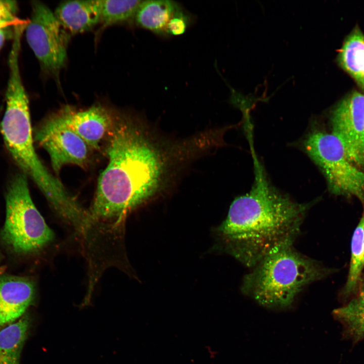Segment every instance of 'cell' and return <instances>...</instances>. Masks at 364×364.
Returning <instances> with one entry per match:
<instances>
[{"label": "cell", "instance_id": "6da1fadb", "mask_svg": "<svg viewBox=\"0 0 364 364\" xmlns=\"http://www.w3.org/2000/svg\"><path fill=\"white\" fill-rule=\"evenodd\" d=\"M110 138L108 163L99 177L89 211L96 224L112 219L118 222L155 195L173 162V148L130 121L118 122Z\"/></svg>", "mask_w": 364, "mask_h": 364}, {"label": "cell", "instance_id": "7a4b0ae2", "mask_svg": "<svg viewBox=\"0 0 364 364\" xmlns=\"http://www.w3.org/2000/svg\"><path fill=\"white\" fill-rule=\"evenodd\" d=\"M254 182L236 198L218 228L223 249L253 267L266 256L292 246L311 203H299L271 186L254 155Z\"/></svg>", "mask_w": 364, "mask_h": 364}, {"label": "cell", "instance_id": "3957f363", "mask_svg": "<svg viewBox=\"0 0 364 364\" xmlns=\"http://www.w3.org/2000/svg\"><path fill=\"white\" fill-rule=\"evenodd\" d=\"M9 75L6 92V109L1 127L6 147L22 172L37 185L54 210L63 219L78 211L80 204L53 176L34 149L28 98L23 86L19 58L9 59Z\"/></svg>", "mask_w": 364, "mask_h": 364}, {"label": "cell", "instance_id": "277c9868", "mask_svg": "<svg viewBox=\"0 0 364 364\" xmlns=\"http://www.w3.org/2000/svg\"><path fill=\"white\" fill-rule=\"evenodd\" d=\"M252 268L244 278L242 290L268 307L289 306L307 285L334 271L292 246L266 256Z\"/></svg>", "mask_w": 364, "mask_h": 364}, {"label": "cell", "instance_id": "5b68a950", "mask_svg": "<svg viewBox=\"0 0 364 364\" xmlns=\"http://www.w3.org/2000/svg\"><path fill=\"white\" fill-rule=\"evenodd\" d=\"M27 177L23 172L16 174L9 185L6 219L1 232L4 243L21 254L41 249L54 236L32 200Z\"/></svg>", "mask_w": 364, "mask_h": 364}, {"label": "cell", "instance_id": "8992f818", "mask_svg": "<svg viewBox=\"0 0 364 364\" xmlns=\"http://www.w3.org/2000/svg\"><path fill=\"white\" fill-rule=\"evenodd\" d=\"M303 148L323 173L332 193L355 197L364 203V171L348 159L334 134L314 130L304 140Z\"/></svg>", "mask_w": 364, "mask_h": 364}, {"label": "cell", "instance_id": "52a82bcc", "mask_svg": "<svg viewBox=\"0 0 364 364\" xmlns=\"http://www.w3.org/2000/svg\"><path fill=\"white\" fill-rule=\"evenodd\" d=\"M31 8L25 28L26 40L42 67L57 74L66 60L68 34L44 4L33 1Z\"/></svg>", "mask_w": 364, "mask_h": 364}, {"label": "cell", "instance_id": "ba28073f", "mask_svg": "<svg viewBox=\"0 0 364 364\" xmlns=\"http://www.w3.org/2000/svg\"><path fill=\"white\" fill-rule=\"evenodd\" d=\"M34 139L49 154L56 173L66 164L83 166L88 159V145L66 125L58 114L49 117L36 129Z\"/></svg>", "mask_w": 364, "mask_h": 364}, {"label": "cell", "instance_id": "9c48e42d", "mask_svg": "<svg viewBox=\"0 0 364 364\" xmlns=\"http://www.w3.org/2000/svg\"><path fill=\"white\" fill-rule=\"evenodd\" d=\"M331 124L332 133L342 144L348 159L363 170L364 94L354 91L343 98L332 112Z\"/></svg>", "mask_w": 364, "mask_h": 364}, {"label": "cell", "instance_id": "30bf717a", "mask_svg": "<svg viewBox=\"0 0 364 364\" xmlns=\"http://www.w3.org/2000/svg\"><path fill=\"white\" fill-rule=\"evenodd\" d=\"M63 121L88 145L98 149L106 132L112 124L109 112L101 106L80 111L65 108L58 113Z\"/></svg>", "mask_w": 364, "mask_h": 364}, {"label": "cell", "instance_id": "8fae6325", "mask_svg": "<svg viewBox=\"0 0 364 364\" xmlns=\"http://www.w3.org/2000/svg\"><path fill=\"white\" fill-rule=\"evenodd\" d=\"M34 288L32 282L23 277H0V326L10 324L20 317L31 304Z\"/></svg>", "mask_w": 364, "mask_h": 364}, {"label": "cell", "instance_id": "7c38bea8", "mask_svg": "<svg viewBox=\"0 0 364 364\" xmlns=\"http://www.w3.org/2000/svg\"><path fill=\"white\" fill-rule=\"evenodd\" d=\"M101 0L69 1L56 8L54 14L63 29L75 34L90 30L101 21Z\"/></svg>", "mask_w": 364, "mask_h": 364}, {"label": "cell", "instance_id": "4fadbf2b", "mask_svg": "<svg viewBox=\"0 0 364 364\" xmlns=\"http://www.w3.org/2000/svg\"><path fill=\"white\" fill-rule=\"evenodd\" d=\"M180 11L173 1H142L135 17L137 23L143 28L156 33L166 34L170 20Z\"/></svg>", "mask_w": 364, "mask_h": 364}, {"label": "cell", "instance_id": "5bb4252c", "mask_svg": "<svg viewBox=\"0 0 364 364\" xmlns=\"http://www.w3.org/2000/svg\"><path fill=\"white\" fill-rule=\"evenodd\" d=\"M337 61L364 92V34L358 28H355L345 38Z\"/></svg>", "mask_w": 364, "mask_h": 364}, {"label": "cell", "instance_id": "9a60e30c", "mask_svg": "<svg viewBox=\"0 0 364 364\" xmlns=\"http://www.w3.org/2000/svg\"><path fill=\"white\" fill-rule=\"evenodd\" d=\"M29 320L23 317L0 331V364H19Z\"/></svg>", "mask_w": 364, "mask_h": 364}, {"label": "cell", "instance_id": "2e32d148", "mask_svg": "<svg viewBox=\"0 0 364 364\" xmlns=\"http://www.w3.org/2000/svg\"><path fill=\"white\" fill-rule=\"evenodd\" d=\"M351 253L348 278L343 290L345 296L357 291L364 267V212L353 234Z\"/></svg>", "mask_w": 364, "mask_h": 364}, {"label": "cell", "instance_id": "e0dca14e", "mask_svg": "<svg viewBox=\"0 0 364 364\" xmlns=\"http://www.w3.org/2000/svg\"><path fill=\"white\" fill-rule=\"evenodd\" d=\"M348 332L355 339L364 338V289L346 305L333 311Z\"/></svg>", "mask_w": 364, "mask_h": 364}, {"label": "cell", "instance_id": "ac0fdd59", "mask_svg": "<svg viewBox=\"0 0 364 364\" xmlns=\"http://www.w3.org/2000/svg\"><path fill=\"white\" fill-rule=\"evenodd\" d=\"M142 1H101V21L105 26L125 21L135 16Z\"/></svg>", "mask_w": 364, "mask_h": 364}, {"label": "cell", "instance_id": "d6986e66", "mask_svg": "<svg viewBox=\"0 0 364 364\" xmlns=\"http://www.w3.org/2000/svg\"><path fill=\"white\" fill-rule=\"evenodd\" d=\"M17 10L16 1L0 0V26L9 28L23 23L17 17Z\"/></svg>", "mask_w": 364, "mask_h": 364}, {"label": "cell", "instance_id": "ffe728a7", "mask_svg": "<svg viewBox=\"0 0 364 364\" xmlns=\"http://www.w3.org/2000/svg\"><path fill=\"white\" fill-rule=\"evenodd\" d=\"M188 25L187 17L180 10L170 20L167 26V33L173 35H179L186 30Z\"/></svg>", "mask_w": 364, "mask_h": 364}, {"label": "cell", "instance_id": "44dd1931", "mask_svg": "<svg viewBox=\"0 0 364 364\" xmlns=\"http://www.w3.org/2000/svg\"><path fill=\"white\" fill-rule=\"evenodd\" d=\"M9 28L0 26V49L3 46L4 42L8 36L7 32Z\"/></svg>", "mask_w": 364, "mask_h": 364}, {"label": "cell", "instance_id": "7402d4cb", "mask_svg": "<svg viewBox=\"0 0 364 364\" xmlns=\"http://www.w3.org/2000/svg\"><path fill=\"white\" fill-rule=\"evenodd\" d=\"M362 289H364V287H362Z\"/></svg>", "mask_w": 364, "mask_h": 364}]
</instances>
